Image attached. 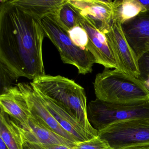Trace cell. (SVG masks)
I'll list each match as a JSON object with an SVG mask.
<instances>
[{
  "label": "cell",
  "instance_id": "ac0fdd59",
  "mask_svg": "<svg viewBox=\"0 0 149 149\" xmlns=\"http://www.w3.org/2000/svg\"><path fill=\"white\" fill-rule=\"evenodd\" d=\"M80 14L78 9L66 0L54 16L58 24L68 32L79 26L78 17Z\"/></svg>",
  "mask_w": 149,
  "mask_h": 149
},
{
  "label": "cell",
  "instance_id": "ba28073f",
  "mask_svg": "<svg viewBox=\"0 0 149 149\" xmlns=\"http://www.w3.org/2000/svg\"><path fill=\"white\" fill-rule=\"evenodd\" d=\"M78 22L88 34L89 41L86 49L92 54L96 63L103 65L105 68L117 70L118 65L105 35L97 29L91 20L81 13Z\"/></svg>",
  "mask_w": 149,
  "mask_h": 149
},
{
  "label": "cell",
  "instance_id": "9a60e30c",
  "mask_svg": "<svg viewBox=\"0 0 149 149\" xmlns=\"http://www.w3.org/2000/svg\"><path fill=\"white\" fill-rule=\"evenodd\" d=\"M0 136L8 149H24L20 126L8 114L1 111Z\"/></svg>",
  "mask_w": 149,
  "mask_h": 149
},
{
  "label": "cell",
  "instance_id": "484cf974",
  "mask_svg": "<svg viewBox=\"0 0 149 149\" xmlns=\"http://www.w3.org/2000/svg\"><path fill=\"white\" fill-rule=\"evenodd\" d=\"M0 149H8L1 139L0 140Z\"/></svg>",
  "mask_w": 149,
  "mask_h": 149
},
{
  "label": "cell",
  "instance_id": "8992f818",
  "mask_svg": "<svg viewBox=\"0 0 149 149\" xmlns=\"http://www.w3.org/2000/svg\"><path fill=\"white\" fill-rule=\"evenodd\" d=\"M111 149L149 146V120L133 119L113 124L97 131Z\"/></svg>",
  "mask_w": 149,
  "mask_h": 149
},
{
  "label": "cell",
  "instance_id": "7402d4cb",
  "mask_svg": "<svg viewBox=\"0 0 149 149\" xmlns=\"http://www.w3.org/2000/svg\"><path fill=\"white\" fill-rule=\"evenodd\" d=\"M73 149H111L108 144L98 136L89 140L78 142Z\"/></svg>",
  "mask_w": 149,
  "mask_h": 149
},
{
  "label": "cell",
  "instance_id": "6da1fadb",
  "mask_svg": "<svg viewBox=\"0 0 149 149\" xmlns=\"http://www.w3.org/2000/svg\"><path fill=\"white\" fill-rule=\"evenodd\" d=\"M45 36L41 19L11 1L0 6V63L18 78L44 75L42 45Z\"/></svg>",
  "mask_w": 149,
  "mask_h": 149
},
{
  "label": "cell",
  "instance_id": "7a4b0ae2",
  "mask_svg": "<svg viewBox=\"0 0 149 149\" xmlns=\"http://www.w3.org/2000/svg\"><path fill=\"white\" fill-rule=\"evenodd\" d=\"M40 94L52 100L73 118L79 121L90 132L97 136L88 117L87 97L82 87L61 76L44 75L30 83Z\"/></svg>",
  "mask_w": 149,
  "mask_h": 149
},
{
  "label": "cell",
  "instance_id": "30bf717a",
  "mask_svg": "<svg viewBox=\"0 0 149 149\" xmlns=\"http://www.w3.org/2000/svg\"><path fill=\"white\" fill-rule=\"evenodd\" d=\"M82 15L91 20L97 29L105 34L113 19V1L101 0H68Z\"/></svg>",
  "mask_w": 149,
  "mask_h": 149
},
{
  "label": "cell",
  "instance_id": "d6986e66",
  "mask_svg": "<svg viewBox=\"0 0 149 149\" xmlns=\"http://www.w3.org/2000/svg\"><path fill=\"white\" fill-rule=\"evenodd\" d=\"M71 40L77 47L82 49H87L88 36L86 30L81 26H77L68 32Z\"/></svg>",
  "mask_w": 149,
  "mask_h": 149
},
{
  "label": "cell",
  "instance_id": "8fae6325",
  "mask_svg": "<svg viewBox=\"0 0 149 149\" xmlns=\"http://www.w3.org/2000/svg\"><path fill=\"white\" fill-rule=\"evenodd\" d=\"M1 111L8 114L23 130L29 129L31 115L24 95L18 86L10 87L0 96Z\"/></svg>",
  "mask_w": 149,
  "mask_h": 149
},
{
  "label": "cell",
  "instance_id": "2e32d148",
  "mask_svg": "<svg viewBox=\"0 0 149 149\" xmlns=\"http://www.w3.org/2000/svg\"><path fill=\"white\" fill-rule=\"evenodd\" d=\"M66 0H13L12 2L23 11L42 19L47 15H55Z\"/></svg>",
  "mask_w": 149,
  "mask_h": 149
},
{
  "label": "cell",
  "instance_id": "44dd1931",
  "mask_svg": "<svg viewBox=\"0 0 149 149\" xmlns=\"http://www.w3.org/2000/svg\"><path fill=\"white\" fill-rule=\"evenodd\" d=\"M0 70L1 94L12 87L11 85L13 82L17 80L18 78L1 63H0Z\"/></svg>",
  "mask_w": 149,
  "mask_h": 149
},
{
  "label": "cell",
  "instance_id": "9c48e42d",
  "mask_svg": "<svg viewBox=\"0 0 149 149\" xmlns=\"http://www.w3.org/2000/svg\"><path fill=\"white\" fill-rule=\"evenodd\" d=\"M19 87L26 98L31 115L44 123L49 128L67 139L77 143L76 139L65 130L55 119L47 108L40 95L31 84L19 83Z\"/></svg>",
  "mask_w": 149,
  "mask_h": 149
},
{
  "label": "cell",
  "instance_id": "5b68a950",
  "mask_svg": "<svg viewBox=\"0 0 149 149\" xmlns=\"http://www.w3.org/2000/svg\"><path fill=\"white\" fill-rule=\"evenodd\" d=\"M45 36L56 47L63 63L71 64L77 68L79 74L91 73L96 63L92 54L87 49L77 46L70 38L68 32L57 23L54 15L41 19Z\"/></svg>",
  "mask_w": 149,
  "mask_h": 149
},
{
  "label": "cell",
  "instance_id": "cb8c5ba5",
  "mask_svg": "<svg viewBox=\"0 0 149 149\" xmlns=\"http://www.w3.org/2000/svg\"><path fill=\"white\" fill-rule=\"evenodd\" d=\"M133 51L135 52L137 57L139 59V58H140L143 54L149 51V40L147 41L144 43L140 44V45L135 48L133 49Z\"/></svg>",
  "mask_w": 149,
  "mask_h": 149
},
{
  "label": "cell",
  "instance_id": "4fadbf2b",
  "mask_svg": "<svg viewBox=\"0 0 149 149\" xmlns=\"http://www.w3.org/2000/svg\"><path fill=\"white\" fill-rule=\"evenodd\" d=\"M38 92L48 109L57 123L65 130L74 136L78 142L87 141L97 136L88 131L80 122L58 104Z\"/></svg>",
  "mask_w": 149,
  "mask_h": 149
},
{
  "label": "cell",
  "instance_id": "5bb4252c",
  "mask_svg": "<svg viewBox=\"0 0 149 149\" xmlns=\"http://www.w3.org/2000/svg\"><path fill=\"white\" fill-rule=\"evenodd\" d=\"M122 25L127 41L132 49L149 40V13H141Z\"/></svg>",
  "mask_w": 149,
  "mask_h": 149
},
{
  "label": "cell",
  "instance_id": "e0dca14e",
  "mask_svg": "<svg viewBox=\"0 0 149 149\" xmlns=\"http://www.w3.org/2000/svg\"><path fill=\"white\" fill-rule=\"evenodd\" d=\"M112 8L113 19L119 20L122 24L146 11L139 0H116Z\"/></svg>",
  "mask_w": 149,
  "mask_h": 149
},
{
  "label": "cell",
  "instance_id": "603a6c76",
  "mask_svg": "<svg viewBox=\"0 0 149 149\" xmlns=\"http://www.w3.org/2000/svg\"><path fill=\"white\" fill-rule=\"evenodd\" d=\"M24 149H73V148L60 145H48L29 143L23 141Z\"/></svg>",
  "mask_w": 149,
  "mask_h": 149
},
{
  "label": "cell",
  "instance_id": "7c38bea8",
  "mask_svg": "<svg viewBox=\"0 0 149 149\" xmlns=\"http://www.w3.org/2000/svg\"><path fill=\"white\" fill-rule=\"evenodd\" d=\"M21 130L23 141L29 143L60 145L71 148L77 144L57 134L32 115L29 119L28 130H23L21 127Z\"/></svg>",
  "mask_w": 149,
  "mask_h": 149
},
{
  "label": "cell",
  "instance_id": "d4e9b609",
  "mask_svg": "<svg viewBox=\"0 0 149 149\" xmlns=\"http://www.w3.org/2000/svg\"><path fill=\"white\" fill-rule=\"evenodd\" d=\"M149 149V146H134V147H128V148H120V149Z\"/></svg>",
  "mask_w": 149,
  "mask_h": 149
},
{
  "label": "cell",
  "instance_id": "3957f363",
  "mask_svg": "<svg viewBox=\"0 0 149 149\" xmlns=\"http://www.w3.org/2000/svg\"><path fill=\"white\" fill-rule=\"evenodd\" d=\"M96 98L111 103L149 100V91L138 78L122 71L105 68L94 82Z\"/></svg>",
  "mask_w": 149,
  "mask_h": 149
},
{
  "label": "cell",
  "instance_id": "277c9868",
  "mask_svg": "<svg viewBox=\"0 0 149 149\" xmlns=\"http://www.w3.org/2000/svg\"><path fill=\"white\" fill-rule=\"evenodd\" d=\"M87 110L89 121L97 131L124 121L149 120V100L130 103H111L96 98L90 102Z\"/></svg>",
  "mask_w": 149,
  "mask_h": 149
},
{
  "label": "cell",
  "instance_id": "ffe728a7",
  "mask_svg": "<svg viewBox=\"0 0 149 149\" xmlns=\"http://www.w3.org/2000/svg\"><path fill=\"white\" fill-rule=\"evenodd\" d=\"M138 64L140 74L137 78L149 91V51L139 58Z\"/></svg>",
  "mask_w": 149,
  "mask_h": 149
},
{
  "label": "cell",
  "instance_id": "52a82bcc",
  "mask_svg": "<svg viewBox=\"0 0 149 149\" xmlns=\"http://www.w3.org/2000/svg\"><path fill=\"white\" fill-rule=\"evenodd\" d=\"M105 35L118 65L115 70L137 78L140 74L138 59L127 41L119 20L113 19Z\"/></svg>",
  "mask_w": 149,
  "mask_h": 149
}]
</instances>
